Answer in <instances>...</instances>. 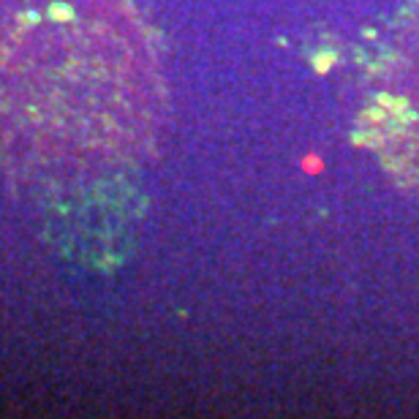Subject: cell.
Masks as SVG:
<instances>
[{"instance_id":"cell-1","label":"cell","mask_w":419,"mask_h":419,"mask_svg":"<svg viewBox=\"0 0 419 419\" xmlns=\"http://www.w3.org/2000/svg\"><path fill=\"white\" fill-rule=\"evenodd\" d=\"M71 8L68 6H60V3H55V6H49V17L55 22H65V20H71Z\"/></svg>"}]
</instances>
